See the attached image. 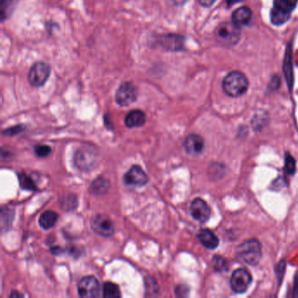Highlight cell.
<instances>
[{
	"mask_svg": "<svg viewBox=\"0 0 298 298\" xmlns=\"http://www.w3.org/2000/svg\"><path fill=\"white\" fill-rule=\"evenodd\" d=\"M249 80L244 73L233 71L223 80V90L228 96L238 97L245 94L249 89Z\"/></svg>",
	"mask_w": 298,
	"mask_h": 298,
	"instance_id": "cell-1",
	"label": "cell"
},
{
	"mask_svg": "<svg viewBox=\"0 0 298 298\" xmlns=\"http://www.w3.org/2000/svg\"><path fill=\"white\" fill-rule=\"evenodd\" d=\"M297 4L298 0H274V6L270 12L272 24L281 26L286 23Z\"/></svg>",
	"mask_w": 298,
	"mask_h": 298,
	"instance_id": "cell-2",
	"label": "cell"
},
{
	"mask_svg": "<svg viewBox=\"0 0 298 298\" xmlns=\"http://www.w3.org/2000/svg\"><path fill=\"white\" fill-rule=\"evenodd\" d=\"M215 38L222 46L233 47L241 39L240 27L234 22H223L219 24L215 30Z\"/></svg>",
	"mask_w": 298,
	"mask_h": 298,
	"instance_id": "cell-3",
	"label": "cell"
},
{
	"mask_svg": "<svg viewBox=\"0 0 298 298\" xmlns=\"http://www.w3.org/2000/svg\"><path fill=\"white\" fill-rule=\"evenodd\" d=\"M238 255L242 262L247 264L257 265L262 258V245L256 239L246 241L239 246Z\"/></svg>",
	"mask_w": 298,
	"mask_h": 298,
	"instance_id": "cell-4",
	"label": "cell"
},
{
	"mask_svg": "<svg viewBox=\"0 0 298 298\" xmlns=\"http://www.w3.org/2000/svg\"><path fill=\"white\" fill-rule=\"evenodd\" d=\"M138 90L136 85L130 82H125L120 85L116 93V103L120 106L127 107L136 102Z\"/></svg>",
	"mask_w": 298,
	"mask_h": 298,
	"instance_id": "cell-5",
	"label": "cell"
},
{
	"mask_svg": "<svg viewBox=\"0 0 298 298\" xmlns=\"http://www.w3.org/2000/svg\"><path fill=\"white\" fill-rule=\"evenodd\" d=\"M51 73L49 65L45 62L33 64L28 73V81L33 87L43 86L47 83Z\"/></svg>",
	"mask_w": 298,
	"mask_h": 298,
	"instance_id": "cell-6",
	"label": "cell"
},
{
	"mask_svg": "<svg viewBox=\"0 0 298 298\" xmlns=\"http://www.w3.org/2000/svg\"><path fill=\"white\" fill-rule=\"evenodd\" d=\"M252 282V275L245 268H238L234 272L230 279L233 291L237 294L245 293Z\"/></svg>",
	"mask_w": 298,
	"mask_h": 298,
	"instance_id": "cell-7",
	"label": "cell"
},
{
	"mask_svg": "<svg viewBox=\"0 0 298 298\" xmlns=\"http://www.w3.org/2000/svg\"><path fill=\"white\" fill-rule=\"evenodd\" d=\"M81 297H98L101 293L99 282L94 276L83 277L77 286Z\"/></svg>",
	"mask_w": 298,
	"mask_h": 298,
	"instance_id": "cell-8",
	"label": "cell"
},
{
	"mask_svg": "<svg viewBox=\"0 0 298 298\" xmlns=\"http://www.w3.org/2000/svg\"><path fill=\"white\" fill-rule=\"evenodd\" d=\"M149 181L145 172L139 166H133L124 175V182L128 186H143Z\"/></svg>",
	"mask_w": 298,
	"mask_h": 298,
	"instance_id": "cell-9",
	"label": "cell"
},
{
	"mask_svg": "<svg viewBox=\"0 0 298 298\" xmlns=\"http://www.w3.org/2000/svg\"><path fill=\"white\" fill-rule=\"evenodd\" d=\"M190 212L193 219L201 223L207 221L211 216V209L202 199H195L192 201Z\"/></svg>",
	"mask_w": 298,
	"mask_h": 298,
	"instance_id": "cell-10",
	"label": "cell"
},
{
	"mask_svg": "<svg viewBox=\"0 0 298 298\" xmlns=\"http://www.w3.org/2000/svg\"><path fill=\"white\" fill-rule=\"evenodd\" d=\"M91 227L96 234L105 237L113 236L115 230L113 222L106 216L101 214L94 218L91 222Z\"/></svg>",
	"mask_w": 298,
	"mask_h": 298,
	"instance_id": "cell-11",
	"label": "cell"
},
{
	"mask_svg": "<svg viewBox=\"0 0 298 298\" xmlns=\"http://www.w3.org/2000/svg\"><path fill=\"white\" fill-rule=\"evenodd\" d=\"M159 43L167 51H180L184 47V38L177 34L162 35L159 38Z\"/></svg>",
	"mask_w": 298,
	"mask_h": 298,
	"instance_id": "cell-12",
	"label": "cell"
},
{
	"mask_svg": "<svg viewBox=\"0 0 298 298\" xmlns=\"http://www.w3.org/2000/svg\"><path fill=\"white\" fill-rule=\"evenodd\" d=\"M184 147L186 149V153L195 156L202 153L205 147V142L201 136L193 134L186 137V139L184 142Z\"/></svg>",
	"mask_w": 298,
	"mask_h": 298,
	"instance_id": "cell-13",
	"label": "cell"
},
{
	"mask_svg": "<svg viewBox=\"0 0 298 298\" xmlns=\"http://www.w3.org/2000/svg\"><path fill=\"white\" fill-rule=\"evenodd\" d=\"M198 238L203 245L209 249H216L219 244V238L209 229H201L198 233Z\"/></svg>",
	"mask_w": 298,
	"mask_h": 298,
	"instance_id": "cell-14",
	"label": "cell"
},
{
	"mask_svg": "<svg viewBox=\"0 0 298 298\" xmlns=\"http://www.w3.org/2000/svg\"><path fill=\"white\" fill-rule=\"evenodd\" d=\"M146 122V116L142 110H135L126 116L125 124L129 128H137L143 125Z\"/></svg>",
	"mask_w": 298,
	"mask_h": 298,
	"instance_id": "cell-15",
	"label": "cell"
},
{
	"mask_svg": "<svg viewBox=\"0 0 298 298\" xmlns=\"http://www.w3.org/2000/svg\"><path fill=\"white\" fill-rule=\"evenodd\" d=\"M251 18L252 12L249 7H242L233 13L232 21L239 27H242L249 24Z\"/></svg>",
	"mask_w": 298,
	"mask_h": 298,
	"instance_id": "cell-16",
	"label": "cell"
},
{
	"mask_svg": "<svg viewBox=\"0 0 298 298\" xmlns=\"http://www.w3.org/2000/svg\"><path fill=\"white\" fill-rule=\"evenodd\" d=\"M93 153H89V151L83 150V151H79L77 153V157H76V162L80 169L87 170L90 169V167L94 164Z\"/></svg>",
	"mask_w": 298,
	"mask_h": 298,
	"instance_id": "cell-17",
	"label": "cell"
},
{
	"mask_svg": "<svg viewBox=\"0 0 298 298\" xmlns=\"http://www.w3.org/2000/svg\"><path fill=\"white\" fill-rule=\"evenodd\" d=\"M59 219V215L53 211H47L40 215L39 223L44 229H52L55 226Z\"/></svg>",
	"mask_w": 298,
	"mask_h": 298,
	"instance_id": "cell-18",
	"label": "cell"
},
{
	"mask_svg": "<svg viewBox=\"0 0 298 298\" xmlns=\"http://www.w3.org/2000/svg\"><path fill=\"white\" fill-rule=\"evenodd\" d=\"M110 188V182L106 179L98 178L96 179L91 186L92 192L96 194H103Z\"/></svg>",
	"mask_w": 298,
	"mask_h": 298,
	"instance_id": "cell-19",
	"label": "cell"
},
{
	"mask_svg": "<svg viewBox=\"0 0 298 298\" xmlns=\"http://www.w3.org/2000/svg\"><path fill=\"white\" fill-rule=\"evenodd\" d=\"M103 295L107 298H118L121 296L119 287L113 282H106L103 285Z\"/></svg>",
	"mask_w": 298,
	"mask_h": 298,
	"instance_id": "cell-20",
	"label": "cell"
},
{
	"mask_svg": "<svg viewBox=\"0 0 298 298\" xmlns=\"http://www.w3.org/2000/svg\"><path fill=\"white\" fill-rule=\"evenodd\" d=\"M16 3L17 0H2V2H1V16H2V20H4L5 19H7V17L13 13Z\"/></svg>",
	"mask_w": 298,
	"mask_h": 298,
	"instance_id": "cell-21",
	"label": "cell"
},
{
	"mask_svg": "<svg viewBox=\"0 0 298 298\" xmlns=\"http://www.w3.org/2000/svg\"><path fill=\"white\" fill-rule=\"evenodd\" d=\"M19 182H20V187L25 189V190H29V191H35L36 190V185L33 182L29 176L25 174V173H20L19 174Z\"/></svg>",
	"mask_w": 298,
	"mask_h": 298,
	"instance_id": "cell-22",
	"label": "cell"
},
{
	"mask_svg": "<svg viewBox=\"0 0 298 298\" xmlns=\"http://www.w3.org/2000/svg\"><path fill=\"white\" fill-rule=\"evenodd\" d=\"M285 169L288 174H291V175L295 173V170H296L295 159L289 153H286V156H285Z\"/></svg>",
	"mask_w": 298,
	"mask_h": 298,
	"instance_id": "cell-23",
	"label": "cell"
},
{
	"mask_svg": "<svg viewBox=\"0 0 298 298\" xmlns=\"http://www.w3.org/2000/svg\"><path fill=\"white\" fill-rule=\"evenodd\" d=\"M212 265L216 271L223 272L228 269V262L225 259L218 255H216L215 257L212 259Z\"/></svg>",
	"mask_w": 298,
	"mask_h": 298,
	"instance_id": "cell-24",
	"label": "cell"
},
{
	"mask_svg": "<svg viewBox=\"0 0 298 298\" xmlns=\"http://www.w3.org/2000/svg\"><path fill=\"white\" fill-rule=\"evenodd\" d=\"M35 153L38 156L45 158L49 155L51 153V148L47 145H38L35 148Z\"/></svg>",
	"mask_w": 298,
	"mask_h": 298,
	"instance_id": "cell-25",
	"label": "cell"
},
{
	"mask_svg": "<svg viewBox=\"0 0 298 298\" xmlns=\"http://www.w3.org/2000/svg\"><path fill=\"white\" fill-rule=\"evenodd\" d=\"M198 1L203 7H209L215 3L216 0H198Z\"/></svg>",
	"mask_w": 298,
	"mask_h": 298,
	"instance_id": "cell-26",
	"label": "cell"
},
{
	"mask_svg": "<svg viewBox=\"0 0 298 298\" xmlns=\"http://www.w3.org/2000/svg\"><path fill=\"white\" fill-rule=\"evenodd\" d=\"M294 294H295V296H298V273L296 274V276H295Z\"/></svg>",
	"mask_w": 298,
	"mask_h": 298,
	"instance_id": "cell-27",
	"label": "cell"
},
{
	"mask_svg": "<svg viewBox=\"0 0 298 298\" xmlns=\"http://www.w3.org/2000/svg\"><path fill=\"white\" fill-rule=\"evenodd\" d=\"M172 1L176 6H182V5L186 3L187 0H172Z\"/></svg>",
	"mask_w": 298,
	"mask_h": 298,
	"instance_id": "cell-28",
	"label": "cell"
},
{
	"mask_svg": "<svg viewBox=\"0 0 298 298\" xmlns=\"http://www.w3.org/2000/svg\"><path fill=\"white\" fill-rule=\"evenodd\" d=\"M240 1H242V0H228L227 2H228V5L230 7V6H232L234 4L238 3Z\"/></svg>",
	"mask_w": 298,
	"mask_h": 298,
	"instance_id": "cell-29",
	"label": "cell"
}]
</instances>
